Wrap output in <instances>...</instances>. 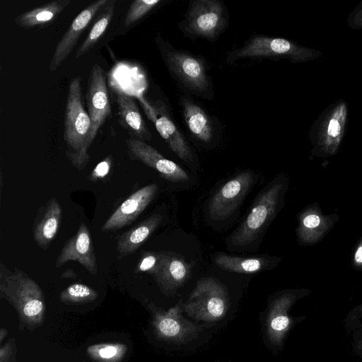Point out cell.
<instances>
[{
  "label": "cell",
  "mask_w": 362,
  "mask_h": 362,
  "mask_svg": "<svg viewBox=\"0 0 362 362\" xmlns=\"http://www.w3.org/2000/svg\"><path fill=\"white\" fill-rule=\"evenodd\" d=\"M0 296L16 311L21 328L33 330L42 325L45 297L40 286L27 274L17 269L10 271L1 263Z\"/></svg>",
  "instance_id": "cell-1"
},
{
  "label": "cell",
  "mask_w": 362,
  "mask_h": 362,
  "mask_svg": "<svg viewBox=\"0 0 362 362\" xmlns=\"http://www.w3.org/2000/svg\"><path fill=\"white\" fill-rule=\"evenodd\" d=\"M91 120L82 103L81 78H73L69 85L66 97L64 139L66 145V156L78 170L86 166L90 156L89 139Z\"/></svg>",
  "instance_id": "cell-2"
},
{
  "label": "cell",
  "mask_w": 362,
  "mask_h": 362,
  "mask_svg": "<svg viewBox=\"0 0 362 362\" xmlns=\"http://www.w3.org/2000/svg\"><path fill=\"white\" fill-rule=\"evenodd\" d=\"M285 185L283 180L275 179L258 194L249 214L232 234L231 245L248 246L267 228L278 212Z\"/></svg>",
  "instance_id": "cell-3"
},
{
  "label": "cell",
  "mask_w": 362,
  "mask_h": 362,
  "mask_svg": "<svg viewBox=\"0 0 362 362\" xmlns=\"http://www.w3.org/2000/svg\"><path fill=\"white\" fill-rule=\"evenodd\" d=\"M228 306L224 285L215 278L204 277L197 281L189 298L182 303V310L197 320L216 322L225 316Z\"/></svg>",
  "instance_id": "cell-4"
},
{
  "label": "cell",
  "mask_w": 362,
  "mask_h": 362,
  "mask_svg": "<svg viewBox=\"0 0 362 362\" xmlns=\"http://www.w3.org/2000/svg\"><path fill=\"white\" fill-rule=\"evenodd\" d=\"M322 53L303 47L287 39L260 35L252 37L240 49L228 57L232 62L245 57L286 58L292 63L304 62L319 58Z\"/></svg>",
  "instance_id": "cell-5"
},
{
  "label": "cell",
  "mask_w": 362,
  "mask_h": 362,
  "mask_svg": "<svg viewBox=\"0 0 362 362\" xmlns=\"http://www.w3.org/2000/svg\"><path fill=\"white\" fill-rule=\"evenodd\" d=\"M347 115L346 101L338 100L327 107L315 120L310 137L317 154L335 153L345 133Z\"/></svg>",
  "instance_id": "cell-6"
},
{
  "label": "cell",
  "mask_w": 362,
  "mask_h": 362,
  "mask_svg": "<svg viewBox=\"0 0 362 362\" xmlns=\"http://www.w3.org/2000/svg\"><path fill=\"white\" fill-rule=\"evenodd\" d=\"M156 42L170 73L191 90L205 92L209 86L204 62L199 57L168 45L161 38Z\"/></svg>",
  "instance_id": "cell-7"
},
{
  "label": "cell",
  "mask_w": 362,
  "mask_h": 362,
  "mask_svg": "<svg viewBox=\"0 0 362 362\" xmlns=\"http://www.w3.org/2000/svg\"><path fill=\"white\" fill-rule=\"evenodd\" d=\"M152 313V325L156 336L172 343H186L198 335L200 326L188 320L182 315V303L180 300L167 310L149 305Z\"/></svg>",
  "instance_id": "cell-8"
},
{
  "label": "cell",
  "mask_w": 362,
  "mask_h": 362,
  "mask_svg": "<svg viewBox=\"0 0 362 362\" xmlns=\"http://www.w3.org/2000/svg\"><path fill=\"white\" fill-rule=\"evenodd\" d=\"M255 180V173L248 170L240 173L221 186L208 204L211 218L219 221L229 217L240 205Z\"/></svg>",
  "instance_id": "cell-9"
},
{
  "label": "cell",
  "mask_w": 362,
  "mask_h": 362,
  "mask_svg": "<svg viewBox=\"0 0 362 362\" xmlns=\"http://www.w3.org/2000/svg\"><path fill=\"white\" fill-rule=\"evenodd\" d=\"M87 85L86 101L91 120L90 146L100 128L112 114L105 71L99 64L93 65Z\"/></svg>",
  "instance_id": "cell-10"
},
{
  "label": "cell",
  "mask_w": 362,
  "mask_h": 362,
  "mask_svg": "<svg viewBox=\"0 0 362 362\" xmlns=\"http://www.w3.org/2000/svg\"><path fill=\"white\" fill-rule=\"evenodd\" d=\"M187 22L192 34L214 39L223 30L226 23L223 6L215 0L192 1Z\"/></svg>",
  "instance_id": "cell-11"
},
{
  "label": "cell",
  "mask_w": 362,
  "mask_h": 362,
  "mask_svg": "<svg viewBox=\"0 0 362 362\" xmlns=\"http://www.w3.org/2000/svg\"><path fill=\"white\" fill-rule=\"evenodd\" d=\"M138 99L146 115L154 123L158 132L170 148L181 160L191 162L193 160L191 148L182 133L167 114L162 103L157 102L151 105L142 96H139Z\"/></svg>",
  "instance_id": "cell-12"
},
{
  "label": "cell",
  "mask_w": 362,
  "mask_h": 362,
  "mask_svg": "<svg viewBox=\"0 0 362 362\" xmlns=\"http://www.w3.org/2000/svg\"><path fill=\"white\" fill-rule=\"evenodd\" d=\"M126 144L131 158L139 160L154 169L165 180L173 182L189 180V175L179 165L165 158L156 148L144 141L130 137L127 139Z\"/></svg>",
  "instance_id": "cell-13"
},
{
  "label": "cell",
  "mask_w": 362,
  "mask_h": 362,
  "mask_svg": "<svg viewBox=\"0 0 362 362\" xmlns=\"http://www.w3.org/2000/svg\"><path fill=\"white\" fill-rule=\"evenodd\" d=\"M107 2V0L94 1L76 16L56 45L49 65L50 72H54L63 64L72 52L83 31Z\"/></svg>",
  "instance_id": "cell-14"
},
{
  "label": "cell",
  "mask_w": 362,
  "mask_h": 362,
  "mask_svg": "<svg viewBox=\"0 0 362 362\" xmlns=\"http://www.w3.org/2000/svg\"><path fill=\"white\" fill-rule=\"evenodd\" d=\"M158 185H148L132 194L111 214L101 227L103 232L115 231L130 224L154 199Z\"/></svg>",
  "instance_id": "cell-15"
},
{
  "label": "cell",
  "mask_w": 362,
  "mask_h": 362,
  "mask_svg": "<svg viewBox=\"0 0 362 362\" xmlns=\"http://www.w3.org/2000/svg\"><path fill=\"white\" fill-rule=\"evenodd\" d=\"M78 262L93 275L98 273L96 257L89 229L82 223L76 234L71 237L62 249L55 267L59 268L67 262Z\"/></svg>",
  "instance_id": "cell-16"
},
{
  "label": "cell",
  "mask_w": 362,
  "mask_h": 362,
  "mask_svg": "<svg viewBox=\"0 0 362 362\" xmlns=\"http://www.w3.org/2000/svg\"><path fill=\"white\" fill-rule=\"evenodd\" d=\"M293 293H286L274 299L266 320L267 334L272 344L280 346L293 324L288 311L298 298Z\"/></svg>",
  "instance_id": "cell-17"
},
{
  "label": "cell",
  "mask_w": 362,
  "mask_h": 362,
  "mask_svg": "<svg viewBox=\"0 0 362 362\" xmlns=\"http://www.w3.org/2000/svg\"><path fill=\"white\" fill-rule=\"evenodd\" d=\"M192 266L180 255L165 251L163 266L154 277L160 291L172 295L191 277Z\"/></svg>",
  "instance_id": "cell-18"
},
{
  "label": "cell",
  "mask_w": 362,
  "mask_h": 362,
  "mask_svg": "<svg viewBox=\"0 0 362 362\" xmlns=\"http://www.w3.org/2000/svg\"><path fill=\"white\" fill-rule=\"evenodd\" d=\"M116 103L118 110V121L131 138L141 141H150L151 135L139 112L134 98L126 93H117Z\"/></svg>",
  "instance_id": "cell-19"
},
{
  "label": "cell",
  "mask_w": 362,
  "mask_h": 362,
  "mask_svg": "<svg viewBox=\"0 0 362 362\" xmlns=\"http://www.w3.org/2000/svg\"><path fill=\"white\" fill-rule=\"evenodd\" d=\"M162 219L161 215L154 214L123 233L116 243L119 257L121 258L134 253L156 230Z\"/></svg>",
  "instance_id": "cell-20"
},
{
  "label": "cell",
  "mask_w": 362,
  "mask_h": 362,
  "mask_svg": "<svg viewBox=\"0 0 362 362\" xmlns=\"http://www.w3.org/2000/svg\"><path fill=\"white\" fill-rule=\"evenodd\" d=\"M69 0H55L27 11L16 17V25L23 28L45 26L51 23L69 4Z\"/></svg>",
  "instance_id": "cell-21"
},
{
  "label": "cell",
  "mask_w": 362,
  "mask_h": 362,
  "mask_svg": "<svg viewBox=\"0 0 362 362\" xmlns=\"http://www.w3.org/2000/svg\"><path fill=\"white\" fill-rule=\"evenodd\" d=\"M61 218V206L55 198H52L33 231V238L40 247L46 250L49 246L57 233Z\"/></svg>",
  "instance_id": "cell-22"
},
{
  "label": "cell",
  "mask_w": 362,
  "mask_h": 362,
  "mask_svg": "<svg viewBox=\"0 0 362 362\" xmlns=\"http://www.w3.org/2000/svg\"><path fill=\"white\" fill-rule=\"evenodd\" d=\"M182 107L186 124L199 140L209 142L214 136L212 122L205 111L192 100L182 98Z\"/></svg>",
  "instance_id": "cell-23"
},
{
  "label": "cell",
  "mask_w": 362,
  "mask_h": 362,
  "mask_svg": "<svg viewBox=\"0 0 362 362\" xmlns=\"http://www.w3.org/2000/svg\"><path fill=\"white\" fill-rule=\"evenodd\" d=\"M214 262L223 270L240 274H253L266 268L270 261L264 257H237L218 255Z\"/></svg>",
  "instance_id": "cell-24"
},
{
  "label": "cell",
  "mask_w": 362,
  "mask_h": 362,
  "mask_svg": "<svg viewBox=\"0 0 362 362\" xmlns=\"http://www.w3.org/2000/svg\"><path fill=\"white\" fill-rule=\"evenodd\" d=\"M115 1H108L96 16L87 37L77 49L75 57L80 58L89 52L100 40L107 30L115 13Z\"/></svg>",
  "instance_id": "cell-25"
},
{
  "label": "cell",
  "mask_w": 362,
  "mask_h": 362,
  "mask_svg": "<svg viewBox=\"0 0 362 362\" xmlns=\"http://www.w3.org/2000/svg\"><path fill=\"white\" fill-rule=\"evenodd\" d=\"M127 350L124 344L107 342L90 345L87 347L86 352L96 362H122Z\"/></svg>",
  "instance_id": "cell-26"
},
{
  "label": "cell",
  "mask_w": 362,
  "mask_h": 362,
  "mask_svg": "<svg viewBox=\"0 0 362 362\" xmlns=\"http://www.w3.org/2000/svg\"><path fill=\"white\" fill-rule=\"evenodd\" d=\"M98 297V292L91 287L83 284L74 283L60 293L59 300L66 304H81L94 301Z\"/></svg>",
  "instance_id": "cell-27"
},
{
  "label": "cell",
  "mask_w": 362,
  "mask_h": 362,
  "mask_svg": "<svg viewBox=\"0 0 362 362\" xmlns=\"http://www.w3.org/2000/svg\"><path fill=\"white\" fill-rule=\"evenodd\" d=\"M165 251H144L135 267L136 274L146 272L154 277L160 272L165 258Z\"/></svg>",
  "instance_id": "cell-28"
},
{
  "label": "cell",
  "mask_w": 362,
  "mask_h": 362,
  "mask_svg": "<svg viewBox=\"0 0 362 362\" xmlns=\"http://www.w3.org/2000/svg\"><path fill=\"white\" fill-rule=\"evenodd\" d=\"M160 0H136L134 1L124 18V24L125 26H130L149 13Z\"/></svg>",
  "instance_id": "cell-29"
},
{
  "label": "cell",
  "mask_w": 362,
  "mask_h": 362,
  "mask_svg": "<svg viewBox=\"0 0 362 362\" xmlns=\"http://www.w3.org/2000/svg\"><path fill=\"white\" fill-rule=\"evenodd\" d=\"M112 163V156H109L105 158L93 170L88 176V180L95 182L105 177L110 170Z\"/></svg>",
  "instance_id": "cell-30"
},
{
  "label": "cell",
  "mask_w": 362,
  "mask_h": 362,
  "mask_svg": "<svg viewBox=\"0 0 362 362\" xmlns=\"http://www.w3.org/2000/svg\"><path fill=\"white\" fill-rule=\"evenodd\" d=\"M347 23L351 28H362V1L349 14Z\"/></svg>",
  "instance_id": "cell-31"
},
{
  "label": "cell",
  "mask_w": 362,
  "mask_h": 362,
  "mask_svg": "<svg viewBox=\"0 0 362 362\" xmlns=\"http://www.w3.org/2000/svg\"><path fill=\"white\" fill-rule=\"evenodd\" d=\"M13 352V344L11 340L8 341L0 348V362H10Z\"/></svg>",
  "instance_id": "cell-32"
},
{
  "label": "cell",
  "mask_w": 362,
  "mask_h": 362,
  "mask_svg": "<svg viewBox=\"0 0 362 362\" xmlns=\"http://www.w3.org/2000/svg\"><path fill=\"white\" fill-rule=\"evenodd\" d=\"M352 346L354 352L362 356V327L354 333Z\"/></svg>",
  "instance_id": "cell-33"
},
{
  "label": "cell",
  "mask_w": 362,
  "mask_h": 362,
  "mask_svg": "<svg viewBox=\"0 0 362 362\" xmlns=\"http://www.w3.org/2000/svg\"><path fill=\"white\" fill-rule=\"evenodd\" d=\"M348 319L356 320L362 317V303L354 308L348 315Z\"/></svg>",
  "instance_id": "cell-34"
},
{
  "label": "cell",
  "mask_w": 362,
  "mask_h": 362,
  "mask_svg": "<svg viewBox=\"0 0 362 362\" xmlns=\"http://www.w3.org/2000/svg\"><path fill=\"white\" fill-rule=\"evenodd\" d=\"M354 260L358 264H362V245L358 247L355 253Z\"/></svg>",
  "instance_id": "cell-35"
},
{
  "label": "cell",
  "mask_w": 362,
  "mask_h": 362,
  "mask_svg": "<svg viewBox=\"0 0 362 362\" xmlns=\"http://www.w3.org/2000/svg\"><path fill=\"white\" fill-rule=\"evenodd\" d=\"M8 335V330L4 327H1L0 329V344L1 345L4 339Z\"/></svg>",
  "instance_id": "cell-36"
}]
</instances>
